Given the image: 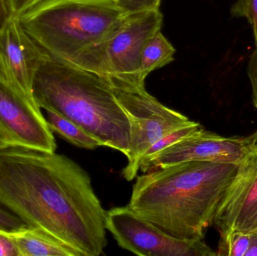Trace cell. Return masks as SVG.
I'll return each mask as SVG.
<instances>
[{
	"label": "cell",
	"instance_id": "1",
	"mask_svg": "<svg viewBox=\"0 0 257 256\" xmlns=\"http://www.w3.org/2000/svg\"><path fill=\"white\" fill-rule=\"evenodd\" d=\"M0 205L81 256L106 247V211L88 173L64 155L0 147Z\"/></svg>",
	"mask_w": 257,
	"mask_h": 256
},
{
	"label": "cell",
	"instance_id": "2",
	"mask_svg": "<svg viewBox=\"0 0 257 256\" xmlns=\"http://www.w3.org/2000/svg\"><path fill=\"white\" fill-rule=\"evenodd\" d=\"M238 165L189 161L144 173L133 185L128 206L172 237L203 239Z\"/></svg>",
	"mask_w": 257,
	"mask_h": 256
},
{
	"label": "cell",
	"instance_id": "3",
	"mask_svg": "<svg viewBox=\"0 0 257 256\" xmlns=\"http://www.w3.org/2000/svg\"><path fill=\"white\" fill-rule=\"evenodd\" d=\"M33 96L39 108L73 122L101 145L127 155L130 120L106 78L47 54L35 75Z\"/></svg>",
	"mask_w": 257,
	"mask_h": 256
},
{
	"label": "cell",
	"instance_id": "4",
	"mask_svg": "<svg viewBox=\"0 0 257 256\" xmlns=\"http://www.w3.org/2000/svg\"><path fill=\"white\" fill-rule=\"evenodd\" d=\"M127 15L115 0H45L18 19L49 57L74 65L111 37Z\"/></svg>",
	"mask_w": 257,
	"mask_h": 256
},
{
	"label": "cell",
	"instance_id": "5",
	"mask_svg": "<svg viewBox=\"0 0 257 256\" xmlns=\"http://www.w3.org/2000/svg\"><path fill=\"white\" fill-rule=\"evenodd\" d=\"M160 8L128 13L118 30L81 56L73 66L107 79L145 86L139 78L141 55L148 39L163 27Z\"/></svg>",
	"mask_w": 257,
	"mask_h": 256
},
{
	"label": "cell",
	"instance_id": "6",
	"mask_svg": "<svg viewBox=\"0 0 257 256\" xmlns=\"http://www.w3.org/2000/svg\"><path fill=\"white\" fill-rule=\"evenodd\" d=\"M107 80L130 120L131 138L126 155L128 164L123 170V175L131 181L137 176L147 150L165 135L190 124L192 120L160 103L146 91L145 86Z\"/></svg>",
	"mask_w": 257,
	"mask_h": 256
},
{
	"label": "cell",
	"instance_id": "7",
	"mask_svg": "<svg viewBox=\"0 0 257 256\" xmlns=\"http://www.w3.org/2000/svg\"><path fill=\"white\" fill-rule=\"evenodd\" d=\"M105 227L120 247L138 255H217L203 239L184 240L172 237L142 219L128 206L106 211Z\"/></svg>",
	"mask_w": 257,
	"mask_h": 256
},
{
	"label": "cell",
	"instance_id": "8",
	"mask_svg": "<svg viewBox=\"0 0 257 256\" xmlns=\"http://www.w3.org/2000/svg\"><path fill=\"white\" fill-rule=\"evenodd\" d=\"M257 146V131L247 136L225 137L201 127L141 163L142 172L189 161L240 165Z\"/></svg>",
	"mask_w": 257,
	"mask_h": 256
},
{
	"label": "cell",
	"instance_id": "9",
	"mask_svg": "<svg viewBox=\"0 0 257 256\" xmlns=\"http://www.w3.org/2000/svg\"><path fill=\"white\" fill-rule=\"evenodd\" d=\"M54 153L55 138L36 102L0 78V147Z\"/></svg>",
	"mask_w": 257,
	"mask_h": 256
},
{
	"label": "cell",
	"instance_id": "10",
	"mask_svg": "<svg viewBox=\"0 0 257 256\" xmlns=\"http://www.w3.org/2000/svg\"><path fill=\"white\" fill-rule=\"evenodd\" d=\"M47 54L23 28L18 18H12L0 31V78L35 102V75Z\"/></svg>",
	"mask_w": 257,
	"mask_h": 256
},
{
	"label": "cell",
	"instance_id": "11",
	"mask_svg": "<svg viewBox=\"0 0 257 256\" xmlns=\"http://www.w3.org/2000/svg\"><path fill=\"white\" fill-rule=\"evenodd\" d=\"M214 225L220 234L257 231V146L238 165Z\"/></svg>",
	"mask_w": 257,
	"mask_h": 256
},
{
	"label": "cell",
	"instance_id": "12",
	"mask_svg": "<svg viewBox=\"0 0 257 256\" xmlns=\"http://www.w3.org/2000/svg\"><path fill=\"white\" fill-rule=\"evenodd\" d=\"M20 256H81L51 234L35 227L11 231Z\"/></svg>",
	"mask_w": 257,
	"mask_h": 256
},
{
	"label": "cell",
	"instance_id": "13",
	"mask_svg": "<svg viewBox=\"0 0 257 256\" xmlns=\"http://www.w3.org/2000/svg\"><path fill=\"white\" fill-rule=\"evenodd\" d=\"M175 48L163 36L161 30L151 36L141 55L139 78L145 82L147 77L156 69L164 67L174 60Z\"/></svg>",
	"mask_w": 257,
	"mask_h": 256
},
{
	"label": "cell",
	"instance_id": "14",
	"mask_svg": "<svg viewBox=\"0 0 257 256\" xmlns=\"http://www.w3.org/2000/svg\"><path fill=\"white\" fill-rule=\"evenodd\" d=\"M46 120L51 132H55L77 147L93 150L102 146L97 139L79 126L56 113L47 111Z\"/></svg>",
	"mask_w": 257,
	"mask_h": 256
},
{
	"label": "cell",
	"instance_id": "15",
	"mask_svg": "<svg viewBox=\"0 0 257 256\" xmlns=\"http://www.w3.org/2000/svg\"><path fill=\"white\" fill-rule=\"evenodd\" d=\"M251 240V234L241 231H229L220 234L217 255L245 256Z\"/></svg>",
	"mask_w": 257,
	"mask_h": 256
},
{
	"label": "cell",
	"instance_id": "16",
	"mask_svg": "<svg viewBox=\"0 0 257 256\" xmlns=\"http://www.w3.org/2000/svg\"><path fill=\"white\" fill-rule=\"evenodd\" d=\"M201 127H202V126L199 123L192 121L190 124L186 125V126L178 128V129H175L172 132H169V134L163 137L161 139L157 141L155 144H153L147 150L146 153H145L143 158H142V162L150 159V158L154 156V155L158 153L159 152L162 151V150H165L167 147L173 145L175 143L178 142L183 138L188 136L190 134L194 132L195 131L200 129Z\"/></svg>",
	"mask_w": 257,
	"mask_h": 256
},
{
	"label": "cell",
	"instance_id": "17",
	"mask_svg": "<svg viewBox=\"0 0 257 256\" xmlns=\"http://www.w3.org/2000/svg\"><path fill=\"white\" fill-rule=\"evenodd\" d=\"M231 14L237 18H244L253 28L257 46V0H237L232 6Z\"/></svg>",
	"mask_w": 257,
	"mask_h": 256
},
{
	"label": "cell",
	"instance_id": "18",
	"mask_svg": "<svg viewBox=\"0 0 257 256\" xmlns=\"http://www.w3.org/2000/svg\"><path fill=\"white\" fill-rule=\"evenodd\" d=\"M122 9L127 12H141L160 8L161 0H115Z\"/></svg>",
	"mask_w": 257,
	"mask_h": 256
},
{
	"label": "cell",
	"instance_id": "19",
	"mask_svg": "<svg viewBox=\"0 0 257 256\" xmlns=\"http://www.w3.org/2000/svg\"><path fill=\"white\" fill-rule=\"evenodd\" d=\"M26 226L27 225L25 222L0 205V230L11 232Z\"/></svg>",
	"mask_w": 257,
	"mask_h": 256
},
{
	"label": "cell",
	"instance_id": "20",
	"mask_svg": "<svg viewBox=\"0 0 257 256\" xmlns=\"http://www.w3.org/2000/svg\"><path fill=\"white\" fill-rule=\"evenodd\" d=\"M45 0H6L12 18H19Z\"/></svg>",
	"mask_w": 257,
	"mask_h": 256
},
{
	"label": "cell",
	"instance_id": "21",
	"mask_svg": "<svg viewBox=\"0 0 257 256\" xmlns=\"http://www.w3.org/2000/svg\"><path fill=\"white\" fill-rule=\"evenodd\" d=\"M0 256H20L10 232L3 230H0Z\"/></svg>",
	"mask_w": 257,
	"mask_h": 256
},
{
	"label": "cell",
	"instance_id": "22",
	"mask_svg": "<svg viewBox=\"0 0 257 256\" xmlns=\"http://www.w3.org/2000/svg\"><path fill=\"white\" fill-rule=\"evenodd\" d=\"M247 74L250 78L252 85V99L253 104L257 110V46L255 51L250 57L249 62L248 68H247Z\"/></svg>",
	"mask_w": 257,
	"mask_h": 256
},
{
	"label": "cell",
	"instance_id": "23",
	"mask_svg": "<svg viewBox=\"0 0 257 256\" xmlns=\"http://www.w3.org/2000/svg\"><path fill=\"white\" fill-rule=\"evenodd\" d=\"M11 18L12 17L8 9L6 0H0V31L6 27Z\"/></svg>",
	"mask_w": 257,
	"mask_h": 256
},
{
	"label": "cell",
	"instance_id": "24",
	"mask_svg": "<svg viewBox=\"0 0 257 256\" xmlns=\"http://www.w3.org/2000/svg\"><path fill=\"white\" fill-rule=\"evenodd\" d=\"M245 256H257V231L251 233L250 246L246 252Z\"/></svg>",
	"mask_w": 257,
	"mask_h": 256
}]
</instances>
